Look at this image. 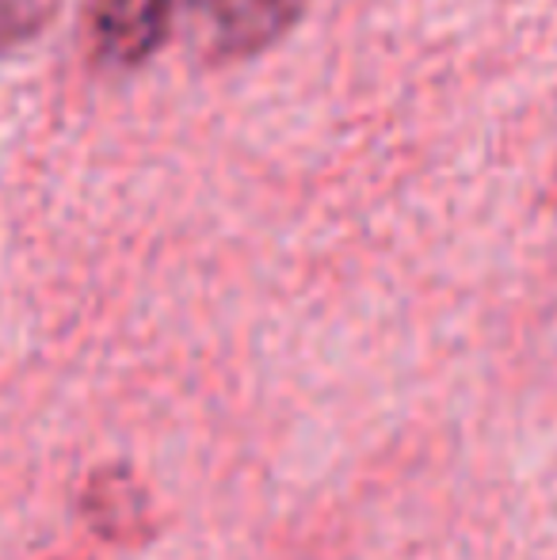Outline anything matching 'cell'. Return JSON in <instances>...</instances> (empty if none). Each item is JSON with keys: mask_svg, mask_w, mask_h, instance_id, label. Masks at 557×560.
Here are the masks:
<instances>
[{"mask_svg": "<svg viewBox=\"0 0 557 560\" xmlns=\"http://www.w3.org/2000/svg\"><path fill=\"white\" fill-rule=\"evenodd\" d=\"M302 8L305 0H199L195 15L210 54L248 58L287 35Z\"/></svg>", "mask_w": 557, "mask_h": 560, "instance_id": "6da1fadb", "label": "cell"}, {"mask_svg": "<svg viewBox=\"0 0 557 560\" xmlns=\"http://www.w3.org/2000/svg\"><path fill=\"white\" fill-rule=\"evenodd\" d=\"M176 0H96L92 4V50L107 66H141L164 43Z\"/></svg>", "mask_w": 557, "mask_h": 560, "instance_id": "7a4b0ae2", "label": "cell"}, {"mask_svg": "<svg viewBox=\"0 0 557 560\" xmlns=\"http://www.w3.org/2000/svg\"><path fill=\"white\" fill-rule=\"evenodd\" d=\"M50 4L46 0H0V50L23 43L43 27Z\"/></svg>", "mask_w": 557, "mask_h": 560, "instance_id": "3957f363", "label": "cell"}]
</instances>
